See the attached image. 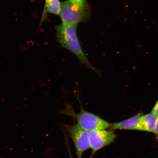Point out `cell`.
Segmentation results:
<instances>
[{
    "mask_svg": "<svg viewBox=\"0 0 158 158\" xmlns=\"http://www.w3.org/2000/svg\"><path fill=\"white\" fill-rule=\"evenodd\" d=\"M77 25H67L62 23L56 27L57 40L64 48L72 53L86 68L91 69L99 75V71L90 62L81 46L77 33Z\"/></svg>",
    "mask_w": 158,
    "mask_h": 158,
    "instance_id": "cell-1",
    "label": "cell"
},
{
    "mask_svg": "<svg viewBox=\"0 0 158 158\" xmlns=\"http://www.w3.org/2000/svg\"><path fill=\"white\" fill-rule=\"evenodd\" d=\"M80 113L76 114L71 110L70 106L66 105V109L61 113L69 114L76 118L79 126L89 132L98 130H106L110 128L112 123H110L94 114L86 111L80 104Z\"/></svg>",
    "mask_w": 158,
    "mask_h": 158,
    "instance_id": "cell-2",
    "label": "cell"
},
{
    "mask_svg": "<svg viewBox=\"0 0 158 158\" xmlns=\"http://www.w3.org/2000/svg\"><path fill=\"white\" fill-rule=\"evenodd\" d=\"M90 13L88 3L84 5L76 4L67 0L61 3L59 15L64 24L77 25L86 21Z\"/></svg>",
    "mask_w": 158,
    "mask_h": 158,
    "instance_id": "cell-3",
    "label": "cell"
},
{
    "mask_svg": "<svg viewBox=\"0 0 158 158\" xmlns=\"http://www.w3.org/2000/svg\"><path fill=\"white\" fill-rule=\"evenodd\" d=\"M116 137L112 130H98L89 132L90 147L94 152L113 143Z\"/></svg>",
    "mask_w": 158,
    "mask_h": 158,
    "instance_id": "cell-4",
    "label": "cell"
},
{
    "mask_svg": "<svg viewBox=\"0 0 158 158\" xmlns=\"http://www.w3.org/2000/svg\"><path fill=\"white\" fill-rule=\"evenodd\" d=\"M66 129L76 147L77 153H82L89 149V132L83 129L78 124L67 126Z\"/></svg>",
    "mask_w": 158,
    "mask_h": 158,
    "instance_id": "cell-5",
    "label": "cell"
},
{
    "mask_svg": "<svg viewBox=\"0 0 158 158\" xmlns=\"http://www.w3.org/2000/svg\"><path fill=\"white\" fill-rule=\"evenodd\" d=\"M142 116L143 114L141 113H139L121 122L112 123L110 129L140 131V124Z\"/></svg>",
    "mask_w": 158,
    "mask_h": 158,
    "instance_id": "cell-6",
    "label": "cell"
},
{
    "mask_svg": "<svg viewBox=\"0 0 158 158\" xmlns=\"http://www.w3.org/2000/svg\"><path fill=\"white\" fill-rule=\"evenodd\" d=\"M157 116L152 113L142 116L140 131L153 133L156 123Z\"/></svg>",
    "mask_w": 158,
    "mask_h": 158,
    "instance_id": "cell-7",
    "label": "cell"
},
{
    "mask_svg": "<svg viewBox=\"0 0 158 158\" xmlns=\"http://www.w3.org/2000/svg\"><path fill=\"white\" fill-rule=\"evenodd\" d=\"M61 5L59 0H46L42 17V21L44 20L46 15L45 13L53 14L55 15H59L61 9Z\"/></svg>",
    "mask_w": 158,
    "mask_h": 158,
    "instance_id": "cell-8",
    "label": "cell"
},
{
    "mask_svg": "<svg viewBox=\"0 0 158 158\" xmlns=\"http://www.w3.org/2000/svg\"><path fill=\"white\" fill-rule=\"evenodd\" d=\"M71 2L80 5H84L88 4L86 0H69Z\"/></svg>",
    "mask_w": 158,
    "mask_h": 158,
    "instance_id": "cell-9",
    "label": "cell"
},
{
    "mask_svg": "<svg viewBox=\"0 0 158 158\" xmlns=\"http://www.w3.org/2000/svg\"><path fill=\"white\" fill-rule=\"evenodd\" d=\"M151 113L155 114V115L158 116V100L154 106L152 110Z\"/></svg>",
    "mask_w": 158,
    "mask_h": 158,
    "instance_id": "cell-10",
    "label": "cell"
},
{
    "mask_svg": "<svg viewBox=\"0 0 158 158\" xmlns=\"http://www.w3.org/2000/svg\"><path fill=\"white\" fill-rule=\"evenodd\" d=\"M153 133L155 134L156 137H158V116H157L156 123Z\"/></svg>",
    "mask_w": 158,
    "mask_h": 158,
    "instance_id": "cell-11",
    "label": "cell"
},
{
    "mask_svg": "<svg viewBox=\"0 0 158 158\" xmlns=\"http://www.w3.org/2000/svg\"><path fill=\"white\" fill-rule=\"evenodd\" d=\"M77 154V158H82V153H78Z\"/></svg>",
    "mask_w": 158,
    "mask_h": 158,
    "instance_id": "cell-12",
    "label": "cell"
},
{
    "mask_svg": "<svg viewBox=\"0 0 158 158\" xmlns=\"http://www.w3.org/2000/svg\"><path fill=\"white\" fill-rule=\"evenodd\" d=\"M46 1V0H45V1Z\"/></svg>",
    "mask_w": 158,
    "mask_h": 158,
    "instance_id": "cell-13",
    "label": "cell"
}]
</instances>
